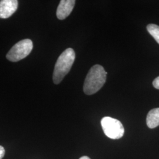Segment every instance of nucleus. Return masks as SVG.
<instances>
[{
  "instance_id": "nucleus-1",
  "label": "nucleus",
  "mask_w": 159,
  "mask_h": 159,
  "mask_svg": "<svg viewBox=\"0 0 159 159\" xmlns=\"http://www.w3.org/2000/svg\"><path fill=\"white\" fill-rule=\"evenodd\" d=\"M107 73L102 66L96 64L89 70L85 77L83 91L87 95H91L99 91L106 83Z\"/></svg>"
},
{
  "instance_id": "nucleus-2",
  "label": "nucleus",
  "mask_w": 159,
  "mask_h": 159,
  "mask_svg": "<svg viewBox=\"0 0 159 159\" xmlns=\"http://www.w3.org/2000/svg\"><path fill=\"white\" fill-rule=\"evenodd\" d=\"M75 58L74 50L69 48L63 51L57 59L52 75L54 84H58L68 74L73 64Z\"/></svg>"
},
{
  "instance_id": "nucleus-3",
  "label": "nucleus",
  "mask_w": 159,
  "mask_h": 159,
  "mask_svg": "<svg viewBox=\"0 0 159 159\" xmlns=\"http://www.w3.org/2000/svg\"><path fill=\"white\" fill-rule=\"evenodd\" d=\"M33 48V41L24 39L18 42L7 53V58L12 62H17L28 56Z\"/></svg>"
},
{
  "instance_id": "nucleus-4",
  "label": "nucleus",
  "mask_w": 159,
  "mask_h": 159,
  "mask_svg": "<svg viewBox=\"0 0 159 159\" xmlns=\"http://www.w3.org/2000/svg\"><path fill=\"white\" fill-rule=\"evenodd\" d=\"M101 125L104 134L111 139H119L124 135V127L118 120L104 117L101 120Z\"/></svg>"
},
{
  "instance_id": "nucleus-5",
  "label": "nucleus",
  "mask_w": 159,
  "mask_h": 159,
  "mask_svg": "<svg viewBox=\"0 0 159 159\" xmlns=\"http://www.w3.org/2000/svg\"><path fill=\"white\" fill-rule=\"evenodd\" d=\"M18 2L17 0L0 1V18H8L17 11Z\"/></svg>"
},
{
  "instance_id": "nucleus-6",
  "label": "nucleus",
  "mask_w": 159,
  "mask_h": 159,
  "mask_svg": "<svg viewBox=\"0 0 159 159\" xmlns=\"http://www.w3.org/2000/svg\"><path fill=\"white\" fill-rule=\"evenodd\" d=\"M75 4L74 0H61L58 6L56 12L57 17L59 20L66 19L71 14Z\"/></svg>"
},
{
  "instance_id": "nucleus-7",
  "label": "nucleus",
  "mask_w": 159,
  "mask_h": 159,
  "mask_svg": "<svg viewBox=\"0 0 159 159\" xmlns=\"http://www.w3.org/2000/svg\"><path fill=\"white\" fill-rule=\"evenodd\" d=\"M146 123L150 129H154L159 125V108L151 110L147 116Z\"/></svg>"
},
{
  "instance_id": "nucleus-8",
  "label": "nucleus",
  "mask_w": 159,
  "mask_h": 159,
  "mask_svg": "<svg viewBox=\"0 0 159 159\" xmlns=\"http://www.w3.org/2000/svg\"><path fill=\"white\" fill-rule=\"evenodd\" d=\"M148 32L153 37L159 44V26L153 24H148L147 26Z\"/></svg>"
},
{
  "instance_id": "nucleus-9",
  "label": "nucleus",
  "mask_w": 159,
  "mask_h": 159,
  "mask_svg": "<svg viewBox=\"0 0 159 159\" xmlns=\"http://www.w3.org/2000/svg\"><path fill=\"white\" fill-rule=\"evenodd\" d=\"M153 85L156 89H159V77H157V78L154 80Z\"/></svg>"
},
{
  "instance_id": "nucleus-10",
  "label": "nucleus",
  "mask_w": 159,
  "mask_h": 159,
  "mask_svg": "<svg viewBox=\"0 0 159 159\" xmlns=\"http://www.w3.org/2000/svg\"><path fill=\"white\" fill-rule=\"evenodd\" d=\"M5 149L2 146H0V159H2L5 155Z\"/></svg>"
},
{
  "instance_id": "nucleus-11",
  "label": "nucleus",
  "mask_w": 159,
  "mask_h": 159,
  "mask_svg": "<svg viewBox=\"0 0 159 159\" xmlns=\"http://www.w3.org/2000/svg\"><path fill=\"white\" fill-rule=\"evenodd\" d=\"M79 159H90V158L88 156H83V157H80Z\"/></svg>"
}]
</instances>
